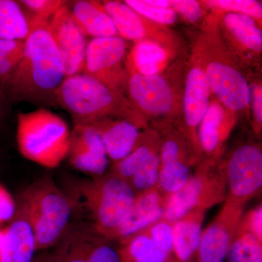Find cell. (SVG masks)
I'll return each mask as SVG.
<instances>
[{
    "label": "cell",
    "mask_w": 262,
    "mask_h": 262,
    "mask_svg": "<svg viewBox=\"0 0 262 262\" xmlns=\"http://www.w3.org/2000/svg\"><path fill=\"white\" fill-rule=\"evenodd\" d=\"M133 58L139 74L154 75L161 69L166 58V53L158 45L144 41L134 48Z\"/></svg>",
    "instance_id": "28"
},
{
    "label": "cell",
    "mask_w": 262,
    "mask_h": 262,
    "mask_svg": "<svg viewBox=\"0 0 262 262\" xmlns=\"http://www.w3.org/2000/svg\"><path fill=\"white\" fill-rule=\"evenodd\" d=\"M245 206L223 207L201 234L196 262H224L239 223Z\"/></svg>",
    "instance_id": "10"
},
{
    "label": "cell",
    "mask_w": 262,
    "mask_h": 262,
    "mask_svg": "<svg viewBox=\"0 0 262 262\" xmlns=\"http://www.w3.org/2000/svg\"><path fill=\"white\" fill-rule=\"evenodd\" d=\"M10 103L8 98L0 89V123L8 116L10 111Z\"/></svg>",
    "instance_id": "38"
},
{
    "label": "cell",
    "mask_w": 262,
    "mask_h": 262,
    "mask_svg": "<svg viewBox=\"0 0 262 262\" xmlns=\"http://www.w3.org/2000/svg\"><path fill=\"white\" fill-rule=\"evenodd\" d=\"M262 95L261 89L258 86L254 87L252 91H250V98L253 101V107L254 110L255 117L258 123L262 122Z\"/></svg>",
    "instance_id": "37"
},
{
    "label": "cell",
    "mask_w": 262,
    "mask_h": 262,
    "mask_svg": "<svg viewBox=\"0 0 262 262\" xmlns=\"http://www.w3.org/2000/svg\"><path fill=\"white\" fill-rule=\"evenodd\" d=\"M169 5L189 22H195L201 18V5L194 0H174L169 2Z\"/></svg>",
    "instance_id": "35"
},
{
    "label": "cell",
    "mask_w": 262,
    "mask_h": 262,
    "mask_svg": "<svg viewBox=\"0 0 262 262\" xmlns=\"http://www.w3.org/2000/svg\"><path fill=\"white\" fill-rule=\"evenodd\" d=\"M103 6L122 37L139 39L144 37L145 29L140 17L128 5L122 2L105 1Z\"/></svg>",
    "instance_id": "24"
},
{
    "label": "cell",
    "mask_w": 262,
    "mask_h": 262,
    "mask_svg": "<svg viewBox=\"0 0 262 262\" xmlns=\"http://www.w3.org/2000/svg\"><path fill=\"white\" fill-rule=\"evenodd\" d=\"M126 45L123 38H94L88 43L82 73L94 77L112 90L122 78L120 63Z\"/></svg>",
    "instance_id": "11"
},
{
    "label": "cell",
    "mask_w": 262,
    "mask_h": 262,
    "mask_svg": "<svg viewBox=\"0 0 262 262\" xmlns=\"http://www.w3.org/2000/svg\"><path fill=\"white\" fill-rule=\"evenodd\" d=\"M56 106L69 113L75 125H89L110 115H125L128 106L114 90L81 73L67 77L57 91Z\"/></svg>",
    "instance_id": "5"
},
{
    "label": "cell",
    "mask_w": 262,
    "mask_h": 262,
    "mask_svg": "<svg viewBox=\"0 0 262 262\" xmlns=\"http://www.w3.org/2000/svg\"><path fill=\"white\" fill-rule=\"evenodd\" d=\"M36 251L32 227L23 211L17 206L14 217L5 228L0 262H33Z\"/></svg>",
    "instance_id": "17"
},
{
    "label": "cell",
    "mask_w": 262,
    "mask_h": 262,
    "mask_svg": "<svg viewBox=\"0 0 262 262\" xmlns=\"http://www.w3.org/2000/svg\"><path fill=\"white\" fill-rule=\"evenodd\" d=\"M67 195L78 222L108 239L130 214L136 194L126 181L110 172L72 183Z\"/></svg>",
    "instance_id": "2"
},
{
    "label": "cell",
    "mask_w": 262,
    "mask_h": 262,
    "mask_svg": "<svg viewBox=\"0 0 262 262\" xmlns=\"http://www.w3.org/2000/svg\"><path fill=\"white\" fill-rule=\"evenodd\" d=\"M160 170V155L146 144L136 142L126 157L114 164L111 173L126 181L139 194L156 187Z\"/></svg>",
    "instance_id": "13"
},
{
    "label": "cell",
    "mask_w": 262,
    "mask_h": 262,
    "mask_svg": "<svg viewBox=\"0 0 262 262\" xmlns=\"http://www.w3.org/2000/svg\"><path fill=\"white\" fill-rule=\"evenodd\" d=\"M17 206L32 227L37 250L56 246L70 225L72 215L70 200L49 176L26 188Z\"/></svg>",
    "instance_id": "3"
},
{
    "label": "cell",
    "mask_w": 262,
    "mask_h": 262,
    "mask_svg": "<svg viewBox=\"0 0 262 262\" xmlns=\"http://www.w3.org/2000/svg\"><path fill=\"white\" fill-rule=\"evenodd\" d=\"M33 262H53L51 254L42 255L34 260Z\"/></svg>",
    "instance_id": "40"
},
{
    "label": "cell",
    "mask_w": 262,
    "mask_h": 262,
    "mask_svg": "<svg viewBox=\"0 0 262 262\" xmlns=\"http://www.w3.org/2000/svg\"><path fill=\"white\" fill-rule=\"evenodd\" d=\"M119 243L117 252L121 262H170L168 254L144 232H138Z\"/></svg>",
    "instance_id": "22"
},
{
    "label": "cell",
    "mask_w": 262,
    "mask_h": 262,
    "mask_svg": "<svg viewBox=\"0 0 262 262\" xmlns=\"http://www.w3.org/2000/svg\"><path fill=\"white\" fill-rule=\"evenodd\" d=\"M225 21L231 32L246 48L253 51H261V31L249 15L239 13H228Z\"/></svg>",
    "instance_id": "26"
},
{
    "label": "cell",
    "mask_w": 262,
    "mask_h": 262,
    "mask_svg": "<svg viewBox=\"0 0 262 262\" xmlns=\"http://www.w3.org/2000/svg\"><path fill=\"white\" fill-rule=\"evenodd\" d=\"M67 156L74 168L92 177L103 175L107 169L108 158L102 139L90 125H75Z\"/></svg>",
    "instance_id": "12"
},
{
    "label": "cell",
    "mask_w": 262,
    "mask_h": 262,
    "mask_svg": "<svg viewBox=\"0 0 262 262\" xmlns=\"http://www.w3.org/2000/svg\"><path fill=\"white\" fill-rule=\"evenodd\" d=\"M25 40L0 39V89L9 80L23 57Z\"/></svg>",
    "instance_id": "29"
},
{
    "label": "cell",
    "mask_w": 262,
    "mask_h": 262,
    "mask_svg": "<svg viewBox=\"0 0 262 262\" xmlns=\"http://www.w3.org/2000/svg\"><path fill=\"white\" fill-rule=\"evenodd\" d=\"M225 165L227 187L225 203L245 206L261 189V149L252 144L239 146Z\"/></svg>",
    "instance_id": "8"
},
{
    "label": "cell",
    "mask_w": 262,
    "mask_h": 262,
    "mask_svg": "<svg viewBox=\"0 0 262 262\" xmlns=\"http://www.w3.org/2000/svg\"><path fill=\"white\" fill-rule=\"evenodd\" d=\"M22 8L30 12L32 17L44 19L49 21L58 10L67 1L61 0H21L18 1Z\"/></svg>",
    "instance_id": "32"
},
{
    "label": "cell",
    "mask_w": 262,
    "mask_h": 262,
    "mask_svg": "<svg viewBox=\"0 0 262 262\" xmlns=\"http://www.w3.org/2000/svg\"><path fill=\"white\" fill-rule=\"evenodd\" d=\"M168 203L156 187L136 194L130 214L108 239L120 242L145 229L163 217Z\"/></svg>",
    "instance_id": "15"
},
{
    "label": "cell",
    "mask_w": 262,
    "mask_h": 262,
    "mask_svg": "<svg viewBox=\"0 0 262 262\" xmlns=\"http://www.w3.org/2000/svg\"><path fill=\"white\" fill-rule=\"evenodd\" d=\"M70 139L64 120L48 108L18 114L17 143L27 159L46 168H56L68 155Z\"/></svg>",
    "instance_id": "4"
},
{
    "label": "cell",
    "mask_w": 262,
    "mask_h": 262,
    "mask_svg": "<svg viewBox=\"0 0 262 262\" xmlns=\"http://www.w3.org/2000/svg\"><path fill=\"white\" fill-rule=\"evenodd\" d=\"M127 85L130 97L144 111L164 114L171 108L173 93L162 76L133 74Z\"/></svg>",
    "instance_id": "16"
},
{
    "label": "cell",
    "mask_w": 262,
    "mask_h": 262,
    "mask_svg": "<svg viewBox=\"0 0 262 262\" xmlns=\"http://www.w3.org/2000/svg\"><path fill=\"white\" fill-rule=\"evenodd\" d=\"M223 120L224 110L222 106L217 103L208 106L200 128V143L202 149L206 153L211 154L218 149L222 139Z\"/></svg>",
    "instance_id": "27"
},
{
    "label": "cell",
    "mask_w": 262,
    "mask_h": 262,
    "mask_svg": "<svg viewBox=\"0 0 262 262\" xmlns=\"http://www.w3.org/2000/svg\"><path fill=\"white\" fill-rule=\"evenodd\" d=\"M227 187L225 164H206L170 196L162 219L175 223L189 212L206 211L225 202Z\"/></svg>",
    "instance_id": "6"
},
{
    "label": "cell",
    "mask_w": 262,
    "mask_h": 262,
    "mask_svg": "<svg viewBox=\"0 0 262 262\" xmlns=\"http://www.w3.org/2000/svg\"><path fill=\"white\" fill-rule=\"evenodd\" d=\"M210 90L206 73L200 69H192L188 74L184 94V113L188 126L196 127L206 115Z\"/></svg>",
    "instance_id": "21"
},
{
    "label": "cell",
    "mask_w": 262,
    "mask_h": 262,
    "mask_svg": "<svg viewBox=\"0 0 262 262\" xmlns=\"http://www.w3.org/2000/svg\"><path fill=\"white\" fill-rule=\"evenodd\" d=\"M125 4L130 7L136 13L155 20L158 23L171 24L177 20V14L173 10L169 8H159L146 4L144 1L126 0Z\"/></svg>",
    "instance_id": "31"
},
{
    "label": "cell",
    "mask_w": 262,
    "mask_h": 262,
    "mask_svg": "<svg viewBox=\"0 0 262 262\" xmlns=\"http://www.w3.org/2000/svg\"><path fill=\"white\" fill-rule=\"evenodd\" d=\"M206 212H189L174 223L171 262H196Z\"/></svg>",
    "instance_id": "18"
},
{
    "label": "cell",
    "mask_w": 262,
    "mask_h": 262,
    "mask_svg": "<svg viewBox=\"0 0 262 262\" xmlns=\"http://www.w3.org/2000/svg\"><path fill=\"white\" fill-rule=\"evenodd\" d=\"M89 125L101 136L108 158L114 163L123 159L132 151L140 136L135 124L129 120H103Z\"/></svg>",
    "instance_id": "19"
},
{
    "label": "cell",
    "mask_w": 262,
    "mask_h": 262,
    "mask_svg": "<svg viewBox=\"0 0 262 262\" xmlns=\"http://www.w3.org/2000/svg\"><path fill=\"white\" fill-rule=\"evenodd\" d=\"M241 224L256 237L262 241V206L258 205L256 208L244 215Z\"/></svg>",
    "instance_id": "36"
},
{
    "label": "cell",
    "mask_w": 262,
    "mask_h": 262,
    "mask_svg": "<svg viewBox=\"0 0 262 262\" xmlns=\"http://www.w3.org/2000/svg\"><path fill=\"white\" fill-rule=\"evenodd\" d=\"M68 5L74 22L86 37L117 36L113 20L97 2L77 0L69 2Z\"/></svg>",
    "instance_id": "20"
},
{
    "label": "cell",
    "mask_w": 262,
    "mask_h": 262,
    "mask_svg": "<svg viewBox=\"0 0 262 262\" xmlns=\"http://www.w3.org/2000/svg\"><path fill=\"white\" fill-rule=\"evenodd\" d=\"M206 75L210 89L227 108L239 111L247 106L251 90L238 71L220 62H212L207 67Z\"/></svg>",
    "instance_id": "14"
},
{
    "label": "cell",
    "mask_w": 262,
    "mask_h": 262,
    "mask_svg": "<svg viewBox=\"0 0 262 262\" xmlns=\"http://www.w3.org/2000/svg\"><path fill=\"white\" fill-rule=\"evenodd\" d=\"M224 9L234 10L248 14L255 18H261L262 6L260 3L253 0H220L213 2Z\"/></svg>",
    "instance_id": "33"
},
{
    "label": "cell",
    "mask_w": 262,
    "mask_h": 262,
    "mask_svg": "<svg viewBox=\"0 0 262 262\" xmlns=\"http://www.w3.org/2000/svg\"><path fill=\"white\" fill-rule=\"evenodd\" d=\"M16 210V201L9 191L0 183V225L13 220Z\"/></svg>",
    "instance_id": "34"
},
{
    "label": "cell",
    "mask_w": 262,
    "mask_h": 262,
    "mask_svg": "<svg viewBox=\"0 0 262 262\" xmlns=\"http://www.w3.org/2000/svg\"><path fill=\"white\" fill-rule=\"evenodd\" d=\"M5 229H0V254H1L2 248H3V242H4Z\"/></svg>",
    "instance_id": "41"
},
{
    "label": "cell",
    "mask_w": 262,
    "mask_h": 262,
    "mask_svg": "<svg viewBox=\"0 0 262 262\" xmlns=\"http://www.w3.org/2000/svg\"><path fill=\"white\" fill-rule=\"evenodd\" d=\"M68 3L48 21L50 33L64 66L66 78L82 73L88 46L85 36L72 18Z\"/></svg>",
    "instance_id": "9"
},
{
    "label": "cell",
    "mask_w": 262,
    "mask_h": 262,
    "mask_svg": "<svg viewBox=\"0 0 262 262\" xmlns=\"http://www.w3.org/2000/svg\"><path fill=\"white\" fill-rule=\"evenodd\" d=\"M227 262H262V241L239 223L229 248Z\"/></svg>",
    "instance_id": "25"
},
{
    "label": "cell",
    "mask_w": 262,
    "mask_h": 262,
    "mask_svg": "<svg viewBox=\"0 0 262 262\" xmlns=\"http://www.w3.org/2000/svg\"><path fill=\"white\" fill-rule=\"evenodd\" d=\"M146 4L155 7V8H167L169 6V2L165 0H146Z\"/></svg>",
    "instance_id": "39"
},
{
    "label": "cell",
    "mask_w": 262,
    "mask_h": 262,
    "mask_svg": "<svg viewBox=\"0 0 262 262\" xmlns=\"http://www.w3.org/2000/svg\"><path fill=\"white\" fill-rule=\"evenodd\" d=\"M30 29L29 17L18 1L0 0V39L25 40Z\"/></svg>",
    "instance_id": "23"
},
{
    "label": "cell",
    "mask_w": 262,
    "mask_h": 262,
    "mask_svg": "<svg viewBox=\"0 0 262 262\" xmlns=\"http://www.w3.org/2000/svg\"><path fill=\"white\" fill-rule=\"evenodd\" d=\"M29 20L31 29L23 57L2 91L10 104L26 102L39 108L57 107V91L66 78L64 66L48 20L37 17Z\"/></svg>",
    "instance_id": "1"
},
{
    "label": "cell",
    "mask_w": 262,
    "mask_h": 262,
    "mask_svg": "<svg viewBox=\"0 0 262 262\" xmlns=\"http://www.w3.org/2000/svg\"><path fill=\"white\" fill-rule=\"evenodd\" d=\"M173 225L174 223L161 218L140 231L146 234L158 248L168 254L170 262H171L173 249Z\"/></svg>",
    "instance_id": "30"
},
{
    "label": "cell",
    "mask_w": 262,
    "mask_h": 262,
    "mask_svg": "<svg viewBox=\"0 0 262 262\" xmlns=\"http://www.w3.org/2000/svg\"><path fill=\"white\" fill-rule=\"evenodd\" d=\"M111 241L84 223L70 224L51 254L53 262H121Z\"/></svg>",
    "instance_id": "7"
}]
</instances>
